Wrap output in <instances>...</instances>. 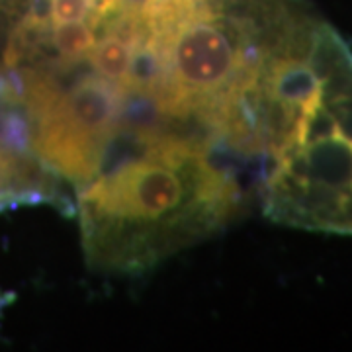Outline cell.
Segmentation results:
<instances>
[{"instance_id":"1","label":"cell","mask_w":352,"mask_h":352,"mask_svg":"<svg viewBox=\"0 0 352 352\" xmlns=\"http://www.w3.org/2000/svg\"><path fill=\"white\" fill-rule=\"evenodd\" d=\"M127 155L110 159L78 188L87 263L139 274L196 245L239 214L237 176L201 135L145 126L126 135Z\"/></svg>"},{"instance_id":"2","label":"cell","mask_w":352,"mask_h":352,"mask_svg":"<svg viewBox=\"0 0 352 352\" xmlns=\"http://www.w3.org/2000/svg\"><path fill=\"white\" fill-rule=\"evenodd\" d=\"M53 176L45 173L30 155L10 147L0 139V196L16 192L53 194Z\"/></svg>"}]
</instances>
